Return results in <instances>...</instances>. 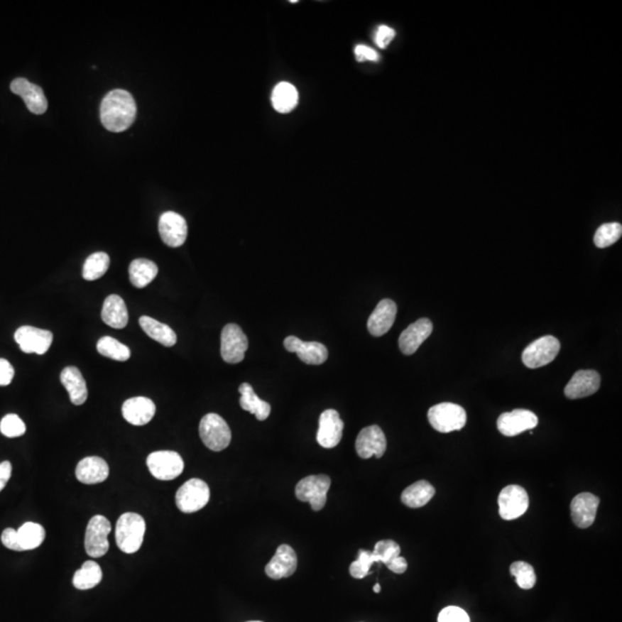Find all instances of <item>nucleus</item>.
Here are the masks:
<instances>
[{
	"mask_svg": "<svg viewBox=\"0 0 622 622\" xmlns=\"http://www.w3.org/2000/svg\"><path fill=\"white\" fill-rule=\"evenodd\" d=\"M0 432L7 438H16L26 433V424L16 414H9L0 422Z\"/></svg>",
	"mask_w": 622,
	"mask_h": 622,
	"instance_id": "41",
	"label": "nucleus"
},
{
	"mask_svg": "<svg viewBox=\"0 0 622 622\" xmlns=\"http://www.w3.org/2000/svg\"><path fill=\"white\" fill-rule=\"evenodd\" d=\"M239 392L241 393L240 398V406L246 412L251 413L256 416L258 421H266V418L271 414V406L270 403H266L264 400L255 393L253 386L248 383H244L239 388Z\"/></svg>",
	"mask_w": 622,
	"mask_h": 622,
	"instance_id": "28",
	"label": "nucleus"
},
{
	"mask_svg": "<svg viewBox=\"0 0 622 622\" xmlns=\"http://www.w3.org/2000/svg\"><path fill=\"white\" fill-rule=\"evenodd\" d=\"M538 424L535 413L527 409H515L503 413L497 420V427L503 436L514 437L527 430H533Z\"/></svg>",
	"mask_w": 622,
	"mask_h": 622,
	"instance_id": "14",
	"label": "nucleus"
},
{
	"mask_svg": "<svg viewBox=\"0 0 622 622\" xmlns=\"http://www.w3.org/2000/svg\"><path fill=\"white\" fill-rule=\"evenodd\" d=\"M395 36V31L388 26H379L376 33L375 42L381 49H386Z\"/></svg>",
	"mask_w": 622,
	"mask_h": 622,
	"instance_id": "43",
	"label": "nucleus"
},
{
	"mask_svg": "<svg viewBox=\"0 0 622 622\" xmlns=\"http://www.w3.org/2000/svg\"><path fill=\"white\" fill-rule=\"evenodd\" d=\"M11 475H12V464L9 461H4L0 464V492L6 486Z\"/></svg>",
	"mask_w": 622,
	"mask_h": 622,
	"instance_id": "47",
	"label": "nucleus"
},
{
	"mask_svg": "<svg viewBox=\"0 0 622 622\" xmlns=\"http://www.w3.org/2000/svg\"><path fill=\"white\" fill-rule=\"evenodd\" d=\"M598 506L599 499L594 494L588 492L577 494L570 503V514L574 523L581 529L591 527L597 515Z\"/></svg>",
	"mask_w": 622,
	"mask_h": 622,
	"instance_id": "21",
	"label": "nucleus"
},
{
	"mask_svg": "<svg viewBox=\"0 0 622 622\" xmlns=\"http://www.w3.org/2000/svg\"><path fill=\"white\" fill-rule=\"evenodd\" d=\"M355 55H356L357 61H378L379 55L375 50L371 49L369 46L363 45V44H360V45H357L355 48Z\"/></svg>",
	"mask_w": 622,
	"mask_h": 622,
	"instance_id": "46",
	"label": "nucleus"
},
{
	"mask_svg": "<svg viewBox=\"0 0 622 622\" xmlns=\"http://www.w3.org/2000/svg\"><path fill=\"white\" fill-rule=\"evenodd\" d=\"M511 574L515 577L518 586L525 590L533 589L536 584V574L530 564L525 562H515L511 564Z\"/></svg>",
	"mask_w": 622,
	"mask_h": 622,
	"instance_id": "37",
	"label": "nucleus"
},
{
	"mask_svg": "<svg viewBox=\"0 0 622 622\" xmlns=\"http://www.w3.org/2000/svg\"><path fill=\"white\" fill-rule=\"evenodd\" d=\"M11 90L25 101L28 110L34 114H43L48 110V99L40 87L18 77L11 83Z\"/></svg>",
	"mask_w": 622,
	"mask_h": 622,
	"instance_id": "19",
	"label": "nucleus"
},
{
	"mask_svg": "<svg viewBox=\"0 0 622 622\" xmlns=\"http://www.w3.org/2000/svg\"><path fill=\"white\" fill-rule=\"evenodd\" d=\"M16 531L22 551L37 549L45 540V529L35 522H27Z\"/></svg>",
	"mask_w": 622,
	"mask_h": 622,
	"instance_id": "34",
	"label": "nucleus"
},
{
	"mask_svg": "<svg viewBox=\"0 0 622 622\" xmlns=\"http://www.w3.org/2000/svg\"><path fill=\"white\" fill-rule=\"evenodd\" d=\"M138 322L142 329L150 338L162 344L165 347H173L177 344V334L166 324L160 323L149 316H142Z\"/></svg>",
	"mask_w": 622,
	"mask_h": 622,
	"instance_id": "29",
	"label": "nucleus"
},
{
	"mask_svg": "<svg viewBox=\"0 0 622 622\" xmlns=\"http://www.w3.org/2000/svg\"><path fill=\"white\" fill-rule=\"evenodd\" d=\"M110 474L109 464L99 457H88L77 464L75 475L79 482L83 484H98L107 481Z\"/></svg>",
	"mask_w": 622,
	"mask_h": 622,
	"instance_id": "25",
	"label": "nucleus"
},
{
	"mask_svg": "<svg viewBox=\"0 0 622 622\" xmlns=\"http://www.w3.org/2000/svg\"><path fill=\"white\" fill-rule=\"evenodd\" d=\"M14 378L12 364L5 359H0V386H7Z\"/></svg>",
	"mask_w": 622,
	"mask_h": 622,
	"instance_id": "45",
	"label": "nucleus"
},
{
	"mask_svg": "<svg viewBox=\"0 0 622 622\" xmlns=\"http://www.w3.org/2000/svg\"><path fill=\"white\" fill-rule=\"evenodd\" d=\"M378 559L373 555L372 551H366V550H360L359 551V557L349 567V573L354 579H364L366 575L371 574L370 568L372 564H377Z\"/></svg>",
	"mask_w": 622,
	"mask_h": 622,
	"instance_id": "39",
	"label": "nucleus"
},
{
	"mask_svg": "<svg viewBox=\"0 0 622 622\" xmlns=\"http://www.w3.org/2000/svg\"><path fill=\"white\" fill-rule=\"evenodd\" d=\"M103 579V572L97 562L88 560L74 574L73 586L79 590L95 588Z\"/></svg>",
	"mask_w": 622,
	"mask_h": 622,
	"instance_id": "33",
	"label": "nucleus"
},
{
	"mask_svg": "<svg viewBox=\"0 0 622 622\" xmlns=\"http://www.w3.org/2000/svg\"><path fill=\"white\" fill-rule=\"evenodd\" d=\"M298 568V555L293 547L287 544L278 547L273 558L266 567V574L270 579H281L290 577Z\"/></svg>",
	"mask_w": 622,
	"mask_h": 622,
	"instance_id": "18",
	"label": "nucleus"
},
{
	"mask_svg": "<svg viewBox=\"0 0 622 622\" xmlns=\"http://www.w3.org/2000/svg\"><path fill=\"white\" fill-rule=\"evenodd\" d=\"M14 339L23 353L43 355L51 347L53 334L48 329L21 327L16 329Z\"/></svg>",
	"mask_w": 622,
	"mask_h": 622,
	"instance_id": "12",
	"label": "nucleus"
},
{
	"mask_svg": "<svg viewBox=\"0 0 622 622\" xmlns=\"http://www.w3.org/2000/svg\"><path fill=\"white\" fill-rule=\"evenodd\" d=\"M1 543L5 547L12 551H18L21 552V546L18 543V531L14 530L13 528H7L1 534Z\"/></svg>",
	"mask_w": 622,
	"mask_h": 622,
	"instance_id": "44",
	"label": "nucleus"
},
{
	"mask_svg": "<svg viewBox=\"0 0 622 622\" xmlns=\"http://www.w3.org/2000/svg\"><path fill=\"white\" fill-rule=\"evenodd\" d=\"M372 552L378 559V562L388 564L393 559L399 557L401 549L399 544L395 543L394 540H379L378 543H376L375 549Z\"/></svg>",
	"mask_w": 622,
	"mask_h": 622,
	"instance_id": "40",
	"label": "nucleus"
},
{
	"mask_svg": "<svg viewBox=\"0 0 622 622\" xmlns=\"http://www.w3.org/2000/svg\"><path fill=\"white\" fill-rule=\"evenodd\" d=\"M156 406L153 400L146 397H135L126 400L122 405V416L133 425H146L153 420Z\"/></svg>",
	"mask_w": 622,
	"mask_h": 622,
	"instance_id": "24",
	"label": "nucleus"
},
{
	"mask_svg": "<svg viewBox=\"0 0 622 622\" xmlns=\"http://www.w3.org/2000/svg\"><path fill=\"white\" fill-rule=\"evenodd\" d=\"M286 351L296 353L300 360L310 366L323 364L329 357L327 348L317 342H302L298 337L290 336L285 339Z\"/></svg>",
	"mask_w": 622,
	"mask_h": 622,
	"instance_id": "17",
	"label": "nucleus"
},
{
	"mask_svg": "<svg viewBox=\"0 0 622 622\" xmlns=\"http://www.w3.org/2000/svg\"><path fill=\"white\" fill-rule=\"evenodd\" d=\"M427 420L435 430L449 433L461 430L466 425V410L459 405L442 403L429 409Z\"/></svg>",
	"mask_w": 622,
	"mask_h": 622,
	"instance_id": "4",
	"label": "nucleus"
},
{
	"mask_svg": "<svg viewBox=\"0 0 622 622\" xmlns=\"http://www.w3.org/2000/svg\"><path fill=\"white\" fill-rule=\"evenodd\" d=\"M373 592H375V594H379V592H381V586H379L378 583L373 586Z\"/></svg>",
	"mask_w": 622,
	"mask_h": 622,
	"instance_id": "49",
	"label": "nucleus"
},
{
	"mask_svg": "<svg viewBox=\"0 0 622 622\" xmlns=\"http://www.w3.org/2000/svg\"><path fill=\"white\" fill-rule=\"evenodd\" d=\"M102 320L113 329H124L129 324V310L125 301L119 295L112 294L105 299L102 309Z\"/></svg>",
	"mask_w": 622,
	"mask_h": 622,
	"instance_id": "27",
	"label": "nucleus"
},
{
	"mask_svg": "<svg viewBox=\"0 0 622 622\" xmlns=\"http://www.w3.org/2000/svg\"><path fill=\"white\" fill-rule=\"evenodd\" d=\"M388 566V569L391 572H393L395 574H403L407 570V567H408V564H407V560L405 558H403L401 555L397 557V558L393 559L390 564H386Z\"/></svg>",
	"mask_w": 622,
	"mask_h": 622,
	"instance_id": "48",
	"label": "nucleus"
},
{
	"mask_svg": "<svg viewBox=\"0 0 622 622\" xmlns=\"http://www.w3.org/2000/svg\"><path fill=\"white\" fill-rule=\"evenodd\" d=\"M397 305L390 299L381 300L368 320V329L373 337L384 336L393 327L397 317Z\"/></svg>",
	"mask_w": 622,
	"mask_h": 622,
	"instance_id": "23",
	"label": "nucleus"
},
{
	"mask_svg": "<svg viewBox=\"0 0 622 622\" xmlns=\"http://www.w3.org/2000/svg\"><path fill=\"white\" fill-rule=\"evenodd\" d=\"M499 514L506 521H512L527 512L529 497L527 491L518 485H508L501 490L498 497Z\"/></svg>",
	"mask_w": 622,
	"mask_h": 622,
	"instance_id": "11",
	"label": "nucleus"
},
{
	"mask_svg": "<svg viewBox=\"0 0 622 622\" xmlns=\"http://www.w3.org/2000/svg\"><path fill=\"white\" fill-rule=\"evenodd\" d=\"M344 421L334 409H327L320 414L317 442L324 449H333L342 442Z\"/></svg>",
	"mask_w": 622,
	"mask_h": 622,
	"instance_id": "16",
	"label": "nucleus"
},
{
	"mask_svg": "<svg viewBox=\"0 0 622 622\" xmlns=\"http://www.w3.org/2000/svg\"><path fill=\"white\" fill-rule=\"evenodd\" d=\"M200 437L207 449L220 452L229 447L232 432L222 416L210 413L200 422Z\"/></svg>",
	"mask_w": 622,
	"mask_h": 622,
	"instance_id": "3",
	"label": "nucleus"
},
{
	"mask_svg": "<svg viewBox=\"0 0 622 622\" xmlns=\"http://www.w3.org/2000/svg\"><path fill=\"white\" fill-rule=\"evenodd\" d=\"M436 493V490L427 481H418L403 492L401 501L410 508H420L427 505Z\"/></svg>",
	"mask_w": 622,
	"mask_h": 622,
	"instance_id": "30",
	"label": "nucleus"
},
{
	"mask_svg": "<svg viewBox=\"0 0 622 622\" xmlns=\"http://www.w3.org/2000/svg\"><path fill=\"white\" fill-rule=\"evenodd\" d=\"M331 479L327 475H311L301 479L295 488L296 498L310 503L314 511H322L327 501Z\"/></svg>",
	"mask_w": 622,
	"mask_h": 622,
	"instance_id": "6",
	"label": "nucleus"
},
{
	"mask_svg": "<svg viewBox=\"0 0 622 622\" xmlns=\"http://www.w3.org/2000/svg\"><path fill=\"white\" fill-rule=\"evenodd\" d=\"M159 234L163 242L171 248H178L186 242L188 225L181 214L168 211L159 218Z\"/></svg>",
	"mask_w": 622,
	"mask_h": 622,
	"instance_id": "13",
	"label": "nucleus"
},
{
	"mask_svg": "<svg viewBox=\"0 0 622 622\" xmlns=\"http://www.w3.org/2000/svg\"><path fill=\"white\" fill-rule=\"evenodd\" d=\"M136 116V103L131 92L116 89L109 92L101 104V120L104 127L113 133L129 129Z\"/></svg>",
	"mask_w": 622,
	"mask_h": 622,
	"instance_id": "1",
	"label": "nucleus"
},
{
	"mask_svg": "<svg viewBox=\"0 0 622 622\" xmlns=\"http://www.w3.org/2000/svg\"><path fill=\"white\" fill-rule=\"evenodd\" d=\"M97 351L103 356L125 362L131 357V349L112 337H103L97 342Z\"/></svg>",
	"mask_w": 622,
	"mask_h": 622,
	"instance_id": "36",
	"label": "nucleus"
},
{
	"mask_svg": "<svg viewBox=\"0 0 622 622\" xmlns=\"http://www.w3.org/2000/svg\"><path fill=\"white\" fill-rule=\"evenodd\" d=\"M210 501L209 485L200 479H192L178 490L175 503L178 508L186 514L199 512Z\"/></svg>",
	"mask_w": 622,
	"mask_h": 622,
	"instance_id": "5",
	"label": "nucleus"
},
{
	"mask_svg": "<svg viewBox=\"0 0 622 622\" xmlns=\"http://www.w3.org/2000/svg\"><path fill=\"white\" fill-rule=\"evenodd\" d=\"M601 388V376L595 370H579L564 388L568 399H581L595 394Z\"/></svg>",
	"mask_w": 622,
	"mask_h": 622,
	"instance_id": "20",
	"label": "nucleus"
},
{
	"mask_svg": "<svg viewBox=\"0 0 622 622\" xmlns=\"http://www.w3.org/2000/svg\"><path fill=\"white\" fill-rule=\"evenodd\" d=\"M272 105L279 113H290L293 111L299 102V94L293 84L280 82L272 92Z\"/></svg>",
	"mask_w": 622,
	"mask_h": 622,
	"instance_id": "32",
	"label": "nucleus"
},
{
	"mask_svg": "<svg viewBox=\"0 0 622 622\" xmlns=\"http://www.w3.org/2000/svg\"><path fill=\"white\" fill-rule=\"evenodd\" d=\"M110 266V257L107 253H95L90 255L83 266L82 275L86 280H97L107 273Z\"/></svg>",
	"mask_w": 622,
	"mask_h": 622,
	"instance_id": "35",
	"label": "nucleus"
},
{
	"mask_svg": "<svg viewBox=\"0 0 622 622\" xmlns=\"http://www.w3.org/2000/svg\"><path fill=\"white\" fill-rule=\"evenodd\" d=\"M560 351V342L553 336L537 339L525 347L522 353V362L530 369L547 366L555 360Z\"/></svg>",
	"mask_w": 622,
	"mask_h": 622,
	"instance_id": "7",
	"label": "nucleus"
},
{
	"mask_svg": "<svg viewBox=\"0 0 622 622\" xmlns=\"http://www.w3.org/2000/svg\"><path fill=\"white\" fill-rule=\"evenodd\" d=\"M433 325L430 320L421 318L410 324L399 338L400 351L405 355H413L420 346L430 337Z\"/></svg>",
	"mask_w": 622,
	"mask_h": 622,
	"instance_id": "22",
	"label": "nucleus"
},
{
	"mask_svg": "<svg viewBox=\"0 0 622 622\" xmlns=\"http://www.w3.org/2000/svg\"><path fill=\"white\" fill-rule=\"evenodd\" d=\"M129 280L136 288H144L158 275V266L146 258L134 259L129 266Z\"/></svg>",
	"mask_w": 622,
	"mask_h": 622,
	"instance_id": "31",
	"label": "nucleus"
},
{
	"mask_svg": "<svg viewBox=\"0 0 622 622\" xmlns=\"http://www.w3.org/2000/svg\"><path fill=\"white\" fill-rule=\"evenodd\" d=\"M622 234V226L619 223H607L599 226L596 231L595 242L596 247L607 248L616 244Z\"/></svg>",
	"mask_w": 622,
	"mask_h": 622,
	"instance_id": "38",
	"label": "nucleus"
},
{
	"mask_svg": "<svg viewBox=\"0 0 622 622\" xmlns=\"http://www.w3.org/2000/svg\"><path fill=\"white\" fill-rule=\"evenodd\" d=\"M438 622H470L469 616L460 607L449 606L438 616Z\"/></svg>",
	"mask_w": 622,
	"mask_h": 622,
	"instance_id": "42",
	"label": "nucleus"
},
{
	"mask_svg": "<svg viewBox=\"0 0 622 622\" xmlns=\"http://www.w3.org/2000/svg\"><path fill=\"white\" fill-rule=\"evenodd\" d=\"M248 622H262V621H248Z\"/></svg>",
	"mask_w": 622,
	"mask_h": 622,
	"instance_id": "50",
	"label": "nucleus"
},
{
	"mask_svg": "<svg viewBox=\"0 0 622 622\" xmlns=\"http://www.w3.org/2000/svg\"><path fill=\"white\" fill-rule=\"evenodd\" d=\"M148 469L155 479L172 481L182 474L185 464L177 452H153L147 459Z\"/></svg>",
	"mask_w": 622,
	"mask_h": 622,
	"instance_id": "8",
	"label": "nucleus"
},
{
	"mask_svg": "<svg viewBox=\"0 0 622 622\" xmlns=\"http://www.w3.org/2000/svg\"><path fill=\"white\" fill-rule=\"evenodd\" d=\"M248 349V338L236 324H227L222 331L220 353L225 362L236 364L244 361Z\"/></svg>",
	"mask_w": 622,
	"mask_h": 622,
	"instance_id": "10",
	"label": "nucleus"
},
{
	"mask_svg": "<svg viewBox=\"0 0 622 622\" xmlns=\"http://www.w3.org/2000/svg\"><path fill=\"white\" fill-rule=\"evenodd\" d=\"M146 534V521L136 513H125L116 522V545L122 552H138L143 543Z\"/></svg>",
	"mask_w": 622,
	"mask_h": 622,
	"instance_id": "2",
	"label": "nucleus"
},
{
	"mask_svg": "<svg viewBox=\"0 0 622 622\" xmlns=\"http://www.w3.org/2000/svg\"><path fill=\"white\" fill-rule=\"evenodd\" d=\"M386 446V437L378 425H370L362 429L355 442L357 455L362 459H370L371 457L381 458L385 454Z\"/></svg>",
	"mask_w": 622,
	"mask_h": 622,
	"instance_id": "15",
	"label": "nucleus"
},
{
	"mask_svg": "<svg viewBox=\"0 0 622 622\" xmlns=\"http://www.w3.org/2000/svg\"><path fill=\"white\" fill-rule=\"evenodd\" d=\"M111 523L105 516L95 515L87 525L84 546L92 558H101L110 549L107 536L111 533Z\"/></svg>",
	"mask_w": 622,
	"mask_h": 622,
	"instance_id": "9",
	"label": "nucleus"
},
{
	"mask_svg": "<svg viewBox=\"0 0 622 622\" xmlns=\"http://www.w3.org/2000/svg\"><path fill=\"white\" fill-rule=\"evenodd\" d=\"M60 381L67 390L70 401L75 406H81L88 399L86 379L75 366H66L60 373Z\"/></svg>",
	"mask_w": 622,
	"mask_h": 622,
	"instance_id": "26",
	"label": "nucleus"
}]
</instances>
